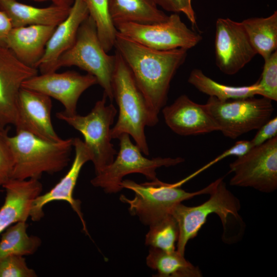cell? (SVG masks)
<instances>
[{
  "instance_id": "obj_1",
  "label": "cell",
  "mask_w": 277,
  "mask_h": 277,
  "mask_svg": "<svg viewBox=\"0 0 277 277\" xmlns=\"http://www.w3.org/2000/svg\"><path fill=\"white\" fill-rule=\"evenodd\" d=\"M130 70L153 114L166 106L170 83L183 64L187 50H157L117 32L114 47Z\"/></svg>"
},
{
  "instance_id": "obj_2",
  "label": "cell",
  "mask_w": 277,
  "mask_h": 277,
  "mask_svg": "<svg viewBox=\"0 0 277 277\" xmlns=\"http://www.w3.org/2000/svg\"><path fill=\"white\" fill-rule=\"evenodd\" d=\"M115 54L116 63L112 88L119 111L116 123L111 129V137L117 139L122 134L127 133L133 138L142 153L148 155L145 128L156 125L159 117L151 112L122 57L116 51Z\"/></svg>"
},
{
  "instance_id": "obj_3",
  "label": "cell",
  "mask_w": 277,
  "mask_h": 277,
  "mask_svg": "<svg viewBox=\"0 0 277 277\" xmlns=\"http://www.w3.org/2000/svg\"><path fill=\"white\" fill-rule=\"evenodd\" d=\"M14 159L12 179H39L44 173L62 171L70 161L73 138L53 142L25 131L7 135Z\"/></svg>"
},
{
  "instance_id": "obj_4",
  "label": "cell",
  "mask_w": 277,
  "mask_h": 277,
  "mask_svg": "<svg viewBox=\"0 0 277 277\" xmlns=\"http://www.w3.org/2000/svg\"><path fill=\"white\" fill-rule=\"evenodd\" d=\"M185 183L184 180L173 184L158 179L142 184L130 180H123V189L131 190L135 195L132 199L121 195L120 200L129 205L131 214L137 216L142 223L149 226L170 214L176 204L196 195L209 194L215 185L214 181L201 190L189 192L181 188Z\"/></svg>"
},
{
  "instance_id": "obj_5",
  "label": "cell",
  "mask_w": 277,
  "mask_h": 277,
  "mask_svg": "<svg viewBox=\"0 0 277 277\" xmlns=\"http://www.w3.org/2000/svg\"><path fill=\"white\" fill-rule=\"evenodd\" d=\"M115 63V54L109 55L106 52L100 41L95 23L89 15L81 25L73 45L59 57L56 70L74 66L86 71L95 77L104 93L112 101V79Z\"/></svg>"
},
{
  "instance_id": "obj_6",
  "label": "cell",
  "mask_w": 277,
  "mask_h": 277,
  "mask_svg": "<svg viewBox=\"0 0 277 277\" xmlns=\"http://www.w3.org/2000/svg\"><path fill=\"white\" fill-rule=\"evenodd\" d=\"M104 93L91 111L85 115L68 114L64 111L56 113L57 118L65 122L84 136V142L91 155L95 174L113 161L117 152L111 143V126L117 110L112 104L106 105Z\"/></svg>"
},
{
  "instance_id": "obj_7",
  "label": "cell",
  "mask_w": 277,
  "mask_h": 277,
  "mask_svg": "<svg viewBox=\"0 0 277 277\" xmlns=\"http://www.w3.org/2000/svg\"><path fill=\"white\" fill-rule=\"evenodd\" d=\"M214 182L210 197L204 203L193 207L180 203L172 210L171 214L176 221L179 229L176 250L182 255H184L188 242L197 235L210 214L218 215L225 231L230 217L238 221L241 220L239 213L241 209L239 199L227 189L223 178Z\"/></svg>"
},
{
  "instance_id": "obj_8",
  "label": "cell",
  "mask_w": 277,
  "mask_h": 277,
  "mask_svg": "<svg viewBox=\"0 0 277 277\" xmlns=\"http://www.w3.org/2000/svg\"><path fill=\"white\" fill-rule=\"evenodd\" d=\"M117 139L120 150L116 158L90 181L93 186L102 188L107 193H116L122 190L123 179L129 174L141 173L148 180L154 181L157 179L158 168L175 166L184 162L181 157L146 158L139 147L132 143L129 134H122Z\"/></svg>"
},
{
  "instance_id": "obj_9",
  "label": "cell",
  "mask_w": 277,
  "mask_h": 277,
  "mask_svg": "<svg viewBox=\"0 0 277 277\" xmlns=\"http://www.w3.org/2000/svg\"><path fill=\"white\" fill-rule=\"evenodd\" d=\"M205 104L219 131L231 139L259 129L271 118L274 111L272 101L264 97L221 101L209 96Z\"/></svg>"
},
{
  "instance_id": "obj_10",
  "label": "cell",
  "mask_w": 277,
  "mask_h": 277,
  "mask_svg": "<svg viewBox=\"0 0 277 277\" xmlns=\"http://www.w3.org/2000/svg\"><path fill=\"white\" fill-rule=\"evenodd\" d=\"M117 32L144 46L157 50L193 48L202 39V35L189 28L177 13L169 15L163 22L138 24L119 22L114 24Z\"/></svg>"
},
{
  "instance_id": "obj_11",
  "label": "cell",
  "mask_w": 277,
  "mask_h": 277,
  "mask_svg": "<svg viewBox=\"0 0 277 277\" xmlns=\"http://www.w3.org/2000/svg\"><path fill=\"white\" fill-rule=\"evenodd\" d=\"M231 186L251 187L264 193L277 188V136L249 151L229 165Z\"/></svg>"
},
{
  "instance_id": "obj_12",
  "label": "cell",
  "mask_w": 277,
  "mask_h": 277,
  "mask_svg": "<svg viewBox=\"0 0 277 277\" xmlns=\"http://www.w3.org/2000/svg\"><path fill=\"white\" fill-rule=\"evenodd\" d=\"M216 66L224 73L238 72L257 54L241 22L219 18L214 40Z\"/></svg>"
},
{
  "instance_id": "obj_13",
  "label": "cell",
  "mask_w": 277,
  "mask_h": 277,
  "mask_svg": "<svg viewBox=\"0 0 277 277\" xmlns=\"http://www.w3.org/2000/svg\"><path fill=\"white\" fill-rule=\"evenodd\" d=\"M97 84L95 77L87 73L81 74L75 71L62 73L52 72L37 74L25 81L22 87L35 91L62 103L68 114L76 113L77 104L82 93Z\"/></svg>"
},
{
  "instance_id": "obj_14",
  "label": "cell",
  "mask_w": 277,
  "mask_h": 277,
  "mask_svg": "<svg viewBox=\"0 0 277 277\" xmlns=\"http://www.w3.org/2000/svg\"><path fill=\"white\" fill-rule=\"evenodd\" d=\"M73 147L75 155L69 170L52 189L44 194H41L33 201L29 217L33 221L38 222L44 217L43 209L46 205L54 201H65L77 214L84 231L88 234L81 211V202L74 198L73 191L83 166L87 162L91 161V155L84 141L79 137L73 138Z\"/></svg>"
},
{
  "instance_id": "obj_15",
  "label": "cell",
  "mask_w": 277,
  "mask_h": 277,
  "mask_svg": "<svg viewBox=\"0 0 277 277\" xmlns=\"http://www.w3.org/2000/svg\"><path fill=\"white\" fill-rule=\"evenodd\" d=\"M37 74V69L19 61L8 48L0 47V129L14 125L23 83Z\"/></svg>"
},
{
  "instance_id": "obj_16",
  "label": "cell",
  "mask_w": 277,
  "mask_h": 277,
  "mask_svg": "<svg viewBox=\"0 0 277 277\" xmlns=\"http://www.w3.org/2000/svg\"><path fill=\"white\" fill-rule=\"evenodd\" d=\"M51 97L43 93L21 88L14 126L17 131H25L43 139L57 142L61 138L52 125Z\"/></svg>"
},
{
  "instance_id": "obj_17",
  "label": "cell",
  "mask_w": 277,
  "mask_h": 277,
  "mask_svg": "<svg viewBox=\"0 0 277 277\" xmlns=\"http://www.w3.org/2000/svg\"><path fill=\"white\" fill-rule=\"evenodd\" d=\"M167 125L175 133L184 136L219 131V128L206 104L194 102L185 94L178 97L162 109Z\"/></svg>"
},
{
  "instance_id": "obj_18",
  "label": "cell",
  "mask_w": 277,
  "mask_h": 277,
  "mask_svg": "<svg viewBox=\"0 0 277 277\" xmlns=\"http://www.w3.org/2000/svg\"><path fill=\"white\" fill-rule=\"evenodd\" d=\"M89 15L86 0H74L67 17L56 26L36 65L41 74L56 71L59 57L73 45L81 25Z\"/></svg>"
},
{
  "instance_id": "obj_19",
  "label": "cell",
  "mask_w": 277,
  "mask_h": 277,
  "mask_svg": "<svg viewBox=\"0 0 277 277\" xmlns=\"http://www.w3.org/2000/svg\"><path fill=\"white\" fill-rule=\"evenodd\" d=\"M38 180L11 179L4 185L6 195L0 208V234L10 226L26 221L30 216L32 203L43 190Z\"/></svg>"
},
{
  "instance_id": "obj_20",
  "label": "cell",
  "mask_w": 277,
  "mask_h": 277,
  "mask_svg": "<svg viewBox=\"0 0 277 277\" xmlns=\"http://www.w3.org/2000/svg\"><path fill=\"white\" fill-rule=\"evenodd\" d=\"M55 27L36 25L13 27L6 38L5 47L22 63L35 68Z\"/></svg>"
},
{
  "instance_id": "obj_21",
  "label": "cell",
  "mask_w": 277,
  "mask_h": 277,
  "mask_svg": "<svg viewBox=\"0 0 277 277\" xmlns=\"http://www.w3.org/2000/svg\"><path fill=\"white\" fill-rule=\"evenodd\" d=\"M71 8L54 4L37 8L16 0H7L0 3V9L9 17L13 27L33 25L57 26L67 17Z\"/></svg>"
},
{
  "instance_id": "obj_22",
  "label": "cell",
  "mask_w": 277,
  "mask_h": 277,
  "mask_svg": "<svg viewBox=\"0 0 277 277\" xmlns=\"http://www.w3.org/2000/svg\"><path fill=\"white\" fill-rule=\"evenodd\" d=\"M108 10L113 23L154 24L166 21L168 15L153 0H109Z\"/></svg>"
},
{
  "instance_id": "obj_23",
  "label": "cell",
  "mask_w": 277,
  "mask_h": 277,
  "mask_svg": "<svg viewBox=\"0 0 277 277\" xmlns=\"http://www.w3.org/2000/svg\"><path fill=\"white\" fill-rule=\"evenodd\" d=\"M146 264L155 270V276L201 277L202 273L198 267L186 260L176 250L168 252L150 247L146 258Z\"/></svg>"
},
{
  "instance_id": "obj_24",
  "label": "cell",
  "mask_w": 277,
  "mask_h": 277,
  "mask_svg": "<svg viewBox=\"0 0 277 277\" xmlns=\"http://www.w3.org/2000/svg\"><path fill=\"white\" fill-rule=\"evenodd\" d=\"M256 51L267 59L277 49V11L266 17H252L241 22Z\"/></svg>"
},
{
  "instance_id": "obj_25",
  "label": "cell",
  "mask_w": 277,
  "mask_h": 277,
  "mask_svg": "<svg viewBox=\"0 0 277 277\" xmlns=\"http://www.w3.org/2000/svg\"><path fill=\"white\" fill-rule=\"evenodd\" d=\"M188 82L200 92L221 101L261 95V93L258 81L249 86H228L216 82L199 69H194L190 72Z\"/></svg>"
},
{
  "instance_id": "obj_26",
  "label": "cell",
  "mask_w": 277,
  "mask_h": 277,
  "mask_svg": "<svg viewBox=\"0 0 277 277\" xmlns=\"http://www.w3.org/2000/svg\"><path fill=\"white\" fill-rule=\"evenodd\" d=\"M26 221L17 222L1 234L0 260L10 255H29L34 254L41 245V239L29 235Z\"/></svg>"
},
{
  "instance_id": "obj_27",
  "label": "cell",
  "mask_w": 277,
  "mask_h": 277,
  "mask_svg": "<svg viewBox=\"0 0 277 277\" xmlns=\"http://www.w3.org/2000/svg\"><path fill=\"white\" fill-rule=\"evenodd\" d=\"M109 0H86L89 15L94 20L102 46L106 52L114 47L117 31L109 13Z\"/></svg>"
},
{
  "instance_id": "obj_28",
  "label": "cell",
  "mask_w": 277,
  "mask_h": 277,
  "mask_svg": "<svg viewBox=\"0 0 277 277\" xmlns=\"http://www.w3.org/2000/svg\"><path fill=\"white\" fill-rule=\"evenodd\" d=\"M146 235L145 244L150 247L171 252L175 250L179 229L177 223L171 214L149 225Z\"/></svg>"
},
{
  "instance_id": "obj_29",
  "label": "cell",
  "mask_w": 277,
  "mask_h": 277,
  "mask_svg": "<svg viewBox=\"0 0 277 277\" xmlns=\"http://www.w3.org/2000/svg\"><path fill=\"white\" fill-rule=\"evenodd\" d=\"M264 62L261 78L258 81L261 89V95L277 101V51Z\"/></svg>"
},
{
  "instance_id": "obj_30",
  "label": "cell",
  "mask_w": 277,
  "mask_h": 277,
  "mask_svg": "<svg viewBox=\"0 0 277 277\" xmlns=\"http://www.w3.org/2000/svg\"><path fill=\"white\" fill-rule=\"evenodd\" d=\"M23 256L10 255L0 260V277H36Z\"/></svg>"
},
{
  "instance_id": "obj_31",
  "label": "cell",
  "mask_w": 277,
  "mask_h": 277,
  "mask_svg": "<svg viewBox=\"0 0 277 277\" xmlns=\"http://www.w3.org/2000/svg\"><path fill=\"white\" fill-rule=\"evenodd\" d=\"M5 129H0V187L12 179L14 159L7 141Z\"/></svg>"
},
{
  "instance_id": "obj_32",
  "label": "cell",
  "mask_w": 277,
  "mask_h": 277,
  "mask_svg": "<svg viewBox=\"0 0 277 277\" xmlns=\"http://www.w3.org/2000/svg\"><path fill=\"white\" fill-rule=\"evenodd\" d=\"M157 6L174 13H183L192 26H196L195 12L192 6V0H153Z\"/></svg>"
},
{
  "instance_id": "obj_33",
  "label": "cell",
  "mask_w": 277,
  "mask_h": 277,
  "mask_svg": "<svg viewBox=\"0 0 277 277\" xmlns=\"http://www.w3.org/2000/svg\"><path fill=\"white\" fill-rule=\"evenodd\" d=\"M253 147L250 141L241 140L238 141L233 146L224 151L209 163L188 176V177L189 180L191 179L202 171H203L205 169L228 156H241L249 151Z\"/></svg>"
},
{
  "instance_id": "obj_34",
  "label": "cell",
  "mask_w": 277,
  "mask_h": 277,
  "mask_svg": "<svg viewBox=\"0 0 277 277\" xmlns=\"http://www.w3.org/2000/svg\"><path fill=\"white\" fill-rule=\"evenodd\" d=\"M258 130L256 134L251 140L253 147L259 146L277 136V117L270 118Z\"/></svg>"
},
{
  "instance_id": "obj_35",
  "label": "cell",
  "mask_w": 277,
  "mask_h": 277,
  "mask_svg": "<svg viewBox=\"0 0 277 277\" xmlns=\"http://www.w3.org/2000/svg\"><path fill=\"white\" fill-rule=\"evenodd\" d=\"M13 28L10 18L0 9V47H5L6 38Z\"/></svg>"
},
{
  "instance_id": "obj_36",
  "label": "cell",
  "mask_w": 277,
  "mask_h": 277,
  "mask_svg": "<svg viewBox=\"0 0 277 277\" xmlns=\"http://www.w3.org/2000/svg\"><path fill=\"white\" fill-rule=\"evenodd\" d=\"M35 2H43L46 1H51L54 5L61 6H64V7H71L74 0H31Z\"/></svg>"
},
{
  "instance_id": "obj_37",
  "label": "cell",
  "mask_w": 277,
  "mask_h": 277,
  "mask_svg": "<svg viewBox=\"0 0 277 277\" xmlns=\"http://www.w3.org/2000/svg\"><path fill=\"white\" fill-rule=\"evenodd\" d=\"M7 0H0V3Z\"/></svg>"
}]
</instances>
